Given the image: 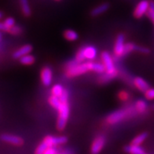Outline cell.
I'll list each match as a JSON object with an SVG mask.
<instances>
[{
	"instance_id": "cell-1",
	"label": "cell",
	"mask_w": 154,
	"mask_h": 154,
	"mask_svg": "<svg viewBox=\"0 0 154 154\" xmlns=\"http://www.w3.org/2000/svg\"><path fill=\"white\" fill-rule=\"evenodd\" d=\"M91 61L79 63L75 59L73 61H69L67 64L66 75L68 77L77 76L84 74L87 71H91Z\"/></svg>"
},
{
	"instance_id": "cell-2",
	"label": "cell",
	"mask_w": 154,
	"mask_h": 154,
	"mask_svg": "<svg viewBox=\"0 0 154 154\" xmlns=\"http://www.w3.org/2000/svg\"><path fill=\"white\" fill-rule=\"evenodd\" d=\"M136 111L135 108L128 107L122 109L117 110L110 114L107 117L106 121L110 124H116L118 122H120L124 120V119L128 117H130L134 114V112Z\"/></svg>"
},
{
	"instance_id": "cell-3",
	"label": "cell",
	"mask_w": 154,
	"mask_h": 154,
	"mask_svg": "<svg viewBox=\"0 0 154 154\" xmlns=\"http://www.w3.org/2000/svg\"><path fill=\"white\" fill-rule=\"evenodd\" d=\"M97 56V50L93 46H86L77 52L75 55V61L82 63L85 60H94Z\"/></svg>"
},
{
	"instance_id": "cell-4",
	"label": "cell",
	"mask_w": 154,
	"mask_h": 154,
	"mask_svg": "<svg viewBox=\"0 0 154 154\" xmlns=\"http://www.w3.org/2000/svg\"><path fill=\"white\" fill-rule=\"evenodd\" d=\"M59 116L57 120V128L58 130L62 131L67 124L68 118L69 116V106L68 103H61L58 109Z\"/></svg>"
},
{
	"instance_id": "cell-5",
	"label": "cell",
	"mask_w": 154,
	"mask_h": 154,
	"mask_svg": "<svg viewBox=\"0 0 154 154\" xmlns=\"http://www.w3.org/2000/svg\"><path fill=\"white\" fill-rule=\"evenodd\" d=\"M101 60L103 61V65L106 67V71L109 74H116L117 75V70L115 68L113 61L111 55L108 52H103L101 54Z\"/></svg>"
},
{
	"instance_id": "cell-6",
	"label": "cell",
	"mask_w": 154,
	"mask_h": 154,
	"mask_svg": "<svg viewBox=\"0 0 154 154\" xmlns=\"http://www.w3.org/2000/svg\"><path fill=\"white\" fill-rule=\"evenodd\" d=\"M68 141V138L65 136H57V137H54V136L48 135L43 139V142L49 146V147H54L55 146H60L66 143Z\"/></svg>"
},
{
	"instance_id": "cell-7",
	"label": "cell",
	"mask_w": 154,
	"mask_h": 154,
	"mask_svg": "<svg viewBox=\"0 0 154 154\" xmlns=\"http://www.w3.org/2000/svg\"><path fill=\"white\" fill-rule=\"evenodd\" d=\"M150 2L147 0H142L138 3L134 11V15L137 18H141L145 14L148 12Z\"/></svg>"
},
{
	"instance_id": "cell-8",
	"label": "cell",
	"mask_w": 154,
	"mask_h": 154,
	"mask_svg": "<svg viewBox=\"0 0 154 154\" xmlns=\"http://www.w3.org/2000/svg\"><path fill=\"white\" fill-rule=\"evenodd\" d=\"M105 142H106V139L103 136H97V138H94L91 145V154L99 153L105 146Z\"/></svg>"
},
{
	"instance_id": "cell-9",
	"label": "cell",
	"mask_w": 154,
	"mask_h": 154,
	"mask_svg": "<svg viewBox=\"0 0 154 154\" xmlns=\"http://www.w3.org/2000/svg\"><path fill=\"white\" fill-rule=\"evenodd\" d=\"M124 35H119L116 38L115 43V47H114V53H115L116 57H121L124 56Z\"/></svg>"
},
{
	"instance_id": "cell-10",
	"label": "cell",
	"mask_w": 154,
	"mask_h": 154,
	"mask_svg": "<svg viewBox=\"0 0 154 154\" xmlns=\"http://www.w3.org/2000/svg\"><path fill=\"white\" fill-rule=\"evenodd\" d=\"M1 139L5 142L10 143V144L14 145V146H21L24 143V141L19 136L14 135V134H2Z\"/></svg>"
},
{
	"instance_id": "cell-11",
	"label": "cell",
	"mask_w": 154,
	"mask_h": 154,
	"mask_svg": "<svg viewBox=\"0 0 154 154\" xmlns=\"http://www.w3.org/2000/svg\"><path fill=\"white\" fill-rule=\"evenodd\" d=\"M52 78H53V72L52 70L49 67H45L42 69L41 72V79L42 83L45 86H50L52 83Z\"/></svg>"
},
{
	"instance_id": "cell-12",
	"label": "cell",
	"mask_w": 154,
	"mask_h": 154,
	"mask_svg": "<svg viewBox=\"0 0 154 154\" xmlns=\"http://www.w3.org/2000/svg\"><path fill=\"white\" fill-rule=\"evenodd\" d=\"M32 51V47L30 45H24L23 47L18 49L17 51H16L13 54V57L14 58H20L21 57L24 56V55L29 54L31 53V51Z\"/></svg>"
},
{
	"instance_id": "cell-13",
	"label": "cell",
	"mask_w": 154,
	"mask_h": 154,
	"mask_svg": "<svg viewBox=\"0 0 154 154\" xmlns=\"http://www.w3.org/2000/svg\"><path fill=\"white\" fill-rule=\"evenodd\" d=\"M124 150L129 154H148L140 146L133 144L125 146Z\"/></svg>"
},
{
	"instance_id": "cell-14",
	"label": "cell",
	"mask_w": 154,
	"mask_h": 154,
	"mask_svg": "<svg viewBox=\"0 0 154 154\" xmlns=\"http://www.w3.org/2000/svg\"><path fill=\"white\" fill-rule=\"evenodd\" d=\"M134 84L139 91H141L142 92H146L149 88V86L148 83L145 79H142L140 77L135 78L134 79Z\"/></svg>"
},
{
	"instance_id": "cell-15",
	"label": "cell",
	"mask_w": 154,
	"mask_h": 154,
	"mask_svg": "<svg viewBox=\"0 0 154 154\" xmlns=\"http://www.w3.org/2000/svg\"><path fill=\"white\" fill-rule=\"evenodd\" d=\"M147 103L146 101L144 100H138V101L135 102V105H134V108H135L136 111L139 112V113H143L147 109Z\"/></svg>"
},
{
	"instance_id": "cell-16",
	"label": "cell",
	"mask_w": 154,
	"mask_h": 154,
	"mask_svg": "<svg viewBox=\"0 0 154 154\" xmlns=\"http://www.w3.org/2000/svg\"><path fill=\"white\" fill-rule=\"evenodd\" d=\"M109 4L108 3H103V4L100 5V6H97V7L91 11V14L93 16H97V15H100L101 14H103L108 10L109 9Z\"/></svg>"
},
{
	"instance_id": "cell-17",
	"label": "cell",
	"mask_w": 154,
	"mask_h": 154,
	"mask_svg": "<svg viewBox=\"0 0 154 154\" xmlns=\"http://www.w3.org/2000/svg\"><path fill=\"white\" fill-rule=\"evenodd\" d=\"M20 4L23 14L27 17L29 16L31 14V9L28 0H20Z\"/></svg>"
},
{
	"instance_id": "cell-18",
	"label": "cell",
	"mask_w": 154,
	"mask_h": 154,
	"mask_svg": "<svg viewBox=\"0 0 154 154\" xmlns=\"http://www.w3.org/2000/svg\"><path fill=\"white\" fill-rule=\"evenodd\" d=\"M147 137H148V134H146V133H142V134H138V136H136L135 138L133 139L131 144L136 145V146H140V145L144 142V141H146Z\"/></svg>"
},
{
	"instance_id": "cell-19",
	"label": "cell",
	"mask_w": 154,
	"mask_h": 154,
	"mask_svg": "<svg viewBox=\"0 0 154 154\" xmlns=\"http://www.w3.org/2000/svg\"><path fill=\"white\" fill-rule=\"evenodd\" d=\"M64 36L65 38L69 41H75L78 38V34L75 32V31L71 30V29H68L64 33Z\"/></svg>"
},
{
	"instance_id": "cell-20",
	"label": "cell",
	"mask_w": 154,
	"mask_h": 154,
	"mask_svg": "<svg viewBox=\"0 0 154 154\" xmlns=\"http://www.w3.org/2000/svg\"><path fill=\"white\" fill-rule=\"evenodd\" d=\"M35 57H33L32 55L30 54H27L24 55L23 57H21L20 58V61L21 64L23 65H32L33 63L35 62Z\"/></svg>"
},
{
	"instance_id": "cell-21",
	"label": "cell",
	"mask_w": 154,
	"mask_h": 154,
	"mask_svg": "<svg viewBox=\"0 0 154 154\" xmlns=\"http://www.w3.org/2000/svg\"><path fill=\"white\" fill-rule=\"evenodd\" d=\"M91 70L97 73H104L106 71V67L101 63L91 62Z\"/></svg>"
},
{
	"instance_id": "cell-22",
	"label": "cell",
	"mask_w": 154,
	"mask_h": 154,
	"mask_svg": "<svg viewBox=\"0 0 154 154\" xmlns=\"http://www.w3.org/2000/svg\"><path fill=\"white\" fill-rule=\"evenodd\" d=\"M117 75H116V74H109V73H104V74H102V75H101V76L99 77V83H107V82L110 81V80H112V79H113V78H115L116 76Z\"/></svg>"
},
{
	"instance_id": "cell-23",
	"label": "cell",
	"mask_w": 154,
	"mask_h": 154,
	"mask_svg": "<svg viewBox=\"0 0 154 154\" xmlns=\"http://www.w3.org/2000/svg\"><path fill=\"white\" fill-rule=\"evenodd\" d=\"M49 102H50V104L54 109H58L59 107L61 105V101L60 100V98L58 97H57V96L54 95H52L50 97V98H49Z\"/></svg>"
},
{
	"instance_id": "cell-24",
	"label": "cell",
	"mask_w": 154,
	"mask_h": 154,
	"mask_svg": "<svg viewBox=\"0 0 154 154\" xmlns=\"http://www.w3.org/2000/svg\"><path fill=\"white\" fill-rule=\"evenodd\" d=\"M64 88L60 84H56L52 88V95H54V96H57V97H60V96L62 94L63 91H64Z\"/></svg>"
},
{
	"instance_id": "cell-25",
	"label": "cell",
	"mask_w": 154,
	"mask_h": 154,
	"mask_svg": "<svg viewBox=\"0 0 154 154\" xmlns=\"http://www.w3.org/2000/svg\"><path fill=\"white\" fill-rule=\"evenodd\" d=\"M3 24H4L5 25V28H6V31L9 32V30H10L14 25H15V20L14 19L12 18V17H8V18H6V20L3 21Z\"/></svg>"
},
{
	"instance_id": "cell-26",
	"label": "cell",
	"mask_w": 154,
	"mask_h": 154,
	"mask_svg": "<svg viewBox=\"0 0 154 154\" xmlns=\"http://www.w3.org/2000/svg\"><path fill=\"white\" fill-rule=\"evenodd\" d=\"M49 148V146H47L46 143H45L44 142H42L40 143V144L38 145V147L36 148V149H35V154H43L44 153V152L46 151V150L47 149Z\"/></svg>"
},
{
	"instance_id": "cell-27",
	"label": "cell",
	"mask_w": 154,
	"mask_h": 154,
	"mask_svg": "<svg viewBox=\"0 0 154 154\" xmlns=\"http://www.w3.org/2000/svg\"><path fill=\"white\" fill-rule=\"evenodd\" d=\"M136 49V46H134L132 43H126L125 47H124V55L128 54V53H130L131 51H134Z\"/></svg>"
},
{
	"instance_id": "cell-28",
	"label": "cell",
	"mask_w": 154,
	"mask_h": 154,
	"mask_svg": "<svg viewBox=\"0 0 154 154\" xmlns=\"http://www.w3.org/2000/svg\"><path fill=\"white\" fill-rule=\"evenodd\" d=\"M9 32L11 33L12 35H20L22 33V28L17 25H14L11 29L9 30Z\"/></svg>"
},
{
	"instance_id": "cell-29",
	"label": "cell",
	"mask_w": 154,
	"mask_h": 154,
	"mask_svg": "<svg viewBox=\"0 0 154 154\" xmlns=\"http://www.w3.org/2000/svg\"><path fill=\"white\" fill-rule=\"evenodd\" d=\"M147 14H148V16L149 17L150 19L152 20V21L154 24V2H150L149 9Z\"/></svg>"
},
{
	"instance_id": "cell-30",
	"label": "cell",
	"mask_w": 154,
	"mask_h": 154,
	"mask_svg": "<svg viewBox=\"0 0 154 154\" xmlns=\"http://www.w3.org/2000/svg\"><path fill=\"white\" fill-rule=\"evenodd\" d=\"M61 100V103H68V100H69V91L67 90H64L62 94L59 97Z\"/></svg>"
},
{
	"instance_id": "cell-31",
	"label": "cell",
	"mask_w": 154,
	"mask_h": 154,
	"mask_svg": "<svg viewBox=\"0 0 154 154\" xmlns=\"http://www.w3.org/2000/svg\"><path fill=\"white\" fill-rule=\"evenodd\" d=\"M118 97H119V98H120L121 101H127V100L129 99V97H130V94H129V93L127 91H120V93H119V94H118Z\"/></svg>"
},
{
	"instance_id": "cell-32",
	"label": "cell",
	"mask_w": 154,
	"mask_h": 154,
	"mask_svg": "<svg viewBox=\"0 0 154 154\" xmlns=\"http://www.w3.org/2000/svg\"><path fill=\"white\" fill-rule=\"evenodd\" d=\"M145 96L148 100L154 99V88H149L146 92H145Z\"/></svg>"
},
{
	"instance_id": "cell-33",
	"label": "cell",
	"mask_w": 154,
	"mask_h": 154,
	"mask_svg": "<svg viewBox=\"0 0 154 154\" xmlns=\"http://www.w3.org/2000/svg\"><path fill=\"white\" fill-rule=\"evenodd\" d=\"M43 154H57V151L54 147H49Z\"/></svg>"
},
{
	"instance_id": "cell-34",
	"label": "cell",
	"mask_w": 154,
	"mask_h": 154,
	"mask_svg": "<svg viewBox=\"0 0 154 154\" xmlns=\"http://www.w3.org/2000/svg\"><path fill=\"white\" fill-rule=\"evenodd\" d=\"M136 51H138L139 52L142 54H148L149 52L148 49L146 48V47H136Z\"/></svg>"
},
{
	"instance_id": "cell-35",
	"label": "cell",
	"mask_w": 154,
	"mask_h": 154,
	"mask_svg": "<svg viewBox=\"0 0 154 154\" xmlns=\"http://www.w3.org/2000/svg\"><path fill=\"white\" fill-rule=\"evenodd\" d=\"M58 154H72V152L71 151H69V150H64V151H62V152Z\"/></svg>"
},
{
	"instance_id": "cell-36",
	"label": "cell",
	"mask_w": 154,
	"mask_h": 154,
	"mask_svg": "<svg viewBox=\"0 0 154 154\" xmlns=\"http://www.w3.org/2000/svg\"><path fill=\"white\" fill-rule=\"evenodd\" d=\"M2 13L0 12V19L2 18Z\"/></svg>"
},
{
	"instance_id": "cell-37",
	"label": "cell",
	"mask_w": 154,
	"mask_h": 154,
	"mask_svg": "<svg viewBox=\"0 0 154 154\" xmlns=\"http://www.w3.org/2000/svg\"><path fill=\"white\" fill-rule=\"evenodd\" d=\"M57 1H59V0H57Z\"/></svg>"
}]
</instances>
